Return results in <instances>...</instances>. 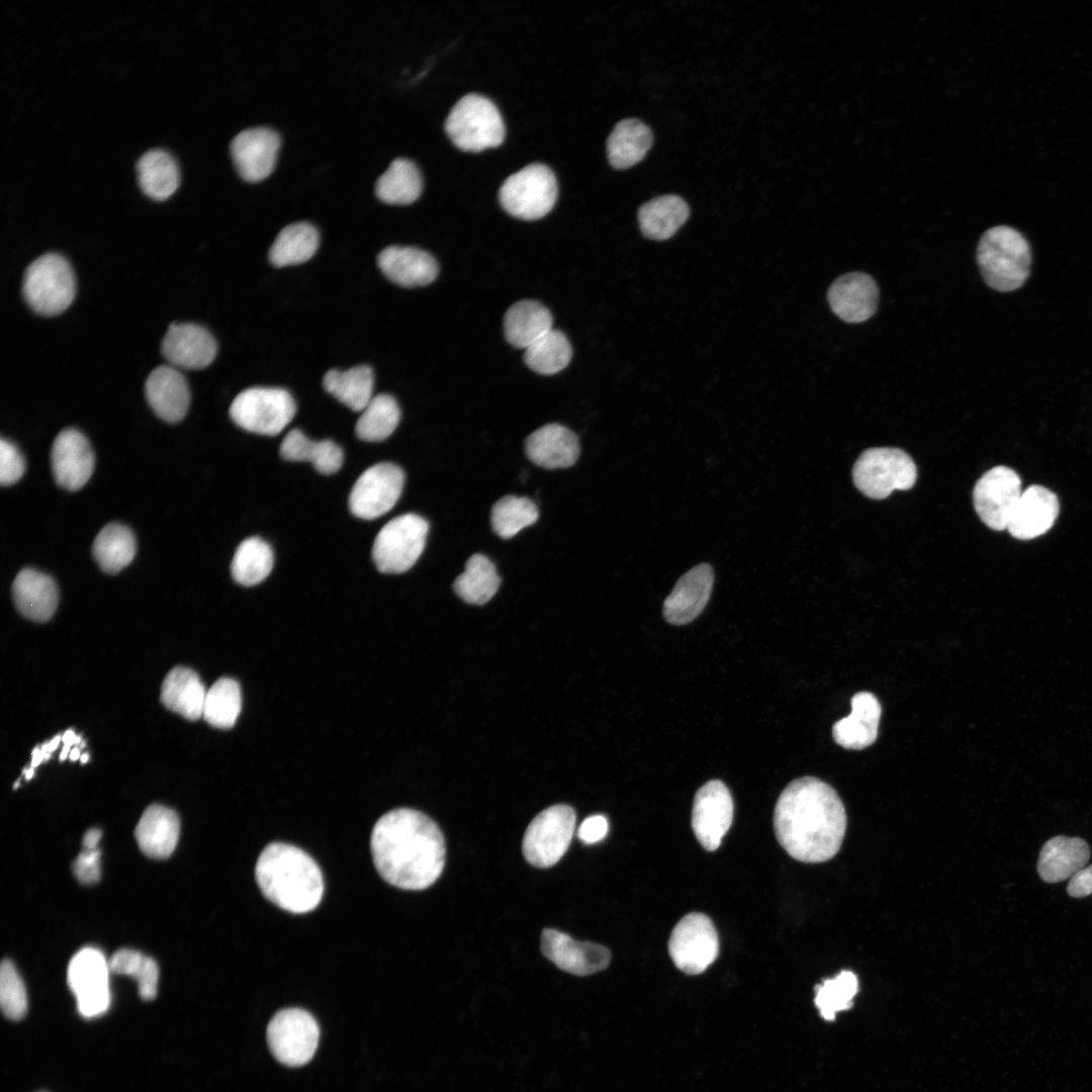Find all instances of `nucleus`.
Returning a JSON list of instances; mask_svg holds the SVG:
<instances>
[{"label":"nucleus","mask_w":1092,"mask_h":1092,"mask_svg":"<svg viewBox=\"0 0 1092 1092\" xmlns=\"http://www.w3.org/2000/svg\"><path fill=\"white\" fill-rule=\"evenodd\" d=\"M846 823L837 792L814 777L792 781L781 793L774 812L780 845L793 858L807 863L824 862L836 855Z\"/></svg>","instance_id":"obj_1"},{"label":"nucleus","mask_w":1092,"mask_h":1092,"mask_svg":"<svg viewBox=\"0 0 1092 1092\" xmlns=\"http://www.w3.org/2000/svg\"><path fill=\"white\" fill-rule=\"evenodd\" d=\"M374 866L388 884L424 890L442 874L446 846L439 826L426 814L399 808L375 823L370 839Z\"/></svg>","instance_id":"obj_2"},{"label":"nucleus","mask_w":1092,"mask_h":1092,"mask_svg":"<svg viewBox=\"0 0 1092 1092\" xmlns=\"http://www.w3.org/2000/svg\"><path fill=\"white\" fill-rule=\"evenodd\" d=\"M255 877L263 895L291 913L312 911L324 894L322 871L302 849L273 842L260 853Z\"/></svg>","instance_id":"obj_3"},{"label":"nucleus","mask_w":1092,"mask_h":1092,"mask_svg":"<svg viewBox=\"0 0 1092 1092\" xmlns=\"http://www.w3.org/2000/svg\"><path fill=\"white\" fill-rule=\"evenodd\" d=\"M977 263L988 286L997 291H1012L1021 287L1029 275L1030 248L1015 229L993 226L979 241Z\"/></svg>","instance_id":"obj_4"},{"label":"nucleus","mask_w":1092,"mask_h":1092,"mask_svg":"<svg viewBox=\"0 0 1092 1092\" xmlns=\"http://www.w3.org/2000/svg\"><path fill=\"white\" fill-rule=\"evenodd\" d=\"M445 130L452 143L465 152L498 147L505 140V124L496 106L486 97L470 93L461 97L449 112Z\"/></svg>","instance_id":"obj_5"},{"label":"nucleus","mask_w":1092,"mask_h":1092,"mask_svg":"<svg viewBox=\"0 0 1092 1092\" xmlns=\"http://www.w3.org/2000/svg\"><path fill=\"white\" fill-rule=\"evenodd\" d=\"M916 478L913 459L898 448H870L860 454L852 468L855 487L873 499H884L897 489L907 490Z\"/></svg>","instance_id":"obj_6"},{"label":"nucleus","mask_w":1092,"mask_h":1092,"mask_svg":"<svg viewBox=\"0 0 1092 1092\" xmlns=\"http://www.w3.org/2000/svg\"><path fill=\"white\" fill-rule=\"evenodd\" d=\"M22 292L36 313L52 316L63 312L70 306L76 293L71 265L55 253L40 256L27 267Z\"/></svg>","instance_id":"obj_7"},{"label":"nucleus","mask_w":1092,"mask_h":1092,"mask_svg":"<svg viewBox=\"0 0 1092 1092\" xmlns=\"http://www.w3.org/2000/svg\"><path fill=\"white\" fill-rule=\"evenodd\" d=\"M554 173L544 164H530L509 176L502 184L498 199L511 215L539 219L548 214L557 199Z\"/></svg>","instance_id":"obj_8"},{"label":"nucleus","mask_w":1092,"mask_h":1092,"mask_svg":"<svg viewBox=\"0 0 1092 1092\" xmlns=\"http://www.w3.org/2000/svg\"><path fill=\"white\" fill-rule=\"evenodd\" d=\"M429 531L428 522L408 513L391 519L377 534L372 546V558L383 573H401L421 556Z\"/></svg>","instance_id":"obj_9"},{"label":"nucleus","mask_w":1092,"mask_h":1092,"mask_svg":"<svg viewBox=\"0 0 1092 1092\" xmlns=\"http://www.w3.org/2000/svg\"><path fill=\"white\" fill-rule=\"evenodd\" d=\"M296 404L282 388L252 387L239 393L230 407L232 420L246 431L274 436L293 419Z\"/></svg>","instance_id":"obj_10"},{"label":"nucleus","mask_w":1092,"mask_h":1092,"mask_svg":"<svg viewBox=\"0 0 1092 1092\" xmlns=\"http://www.w3.org/2000/svg\"><path fill=\"white\" fill-rule=\"evenodd\" d=\"M575 821V812L567 805H554L540 812L524 834L525 859L537 868L554 866L569 847Z\"/></svg>","instance_id":"obj_11"},{"label":"nucleus","mask_w":1092,"mask_h":1092,"mask_svg":"<svg viewBox=\"0 0 1092 1092\" xmlns=\"http://www.w3.org/2000/svg\"><path fill=\"white\" fill-rule=\"evenodd\" d=\"M320 1038L314 1017L300 1008L278 1011L267 1026V1042L277 1061L288 1067L306 1064L313 1057Z\"/></svg>","instance_id":"obj_12"},{"label":"nucleus","mask_w":1092,"mask_h":1092,"mask_svg":"<svg viewBox=\"0 0 1092 1092\" xmlns=\"http://www.w3.org/2000/svg\"><path fill=\"white\" fill-rule=\"evenodd\" d=\"M668 952L681 972L688 975L705 972L719 954V937L713 921L699 912L684 916L670 934Z\"/></svg>","instance_id":"obj_13"},{"label":"nucleus","mask_w":1092,"mask_h":1092,"mask_svg":"<svg viewBox=\"0 0 1092 1092\" xmlns=\"http://www.w3.org/2000/svg\"><path fill=\"white\" fill-rule=\"evenodd\" d=\"M1021 494L1019 475L1009 467L996 466L976 482L973 504L986 526L1002 531L1007 529Z\"/></svg>","instance_id":"obj_14"},{"label":"nucleus","mask_w":1092,"mask_h":1092,"mask_svg":"<svg viewBox=\"0 0 1092 1092\" xmlns=\"http://www.w3.org/2000/svg\"><path fill=\"white\" fill-rule=\"evenodd\" d=\"M109 971L108 963L97 948H82L72 958L68 967V985L76 996L77 1007L82 1016H99L108 1009Z\"/></svg>","instance_id":"obj_15"},{"label":"nucleus","mask_w":1092,"mask_h":1092,"mask_svg":"<svg viewBox=\"0 0 1092 1092\" xmlns=\"http://www.w3.org/2000/svg\"><path fill=\"white\" fill-rule=\"evenodd\" d=\"M404 483L401 468L382 462L367 468L356 480L349 495V509L360 519L372 520L389 512L397 503Z\"/></svg>","instance_id":"obj_16"},{"label":"nucleus","mask_w":1092,"mask_h":1092,"mask_svg":"<svg viewBox=\"0 0 1092 1092\" xmlns=\"http://www.w3.org/2000/svg\"><path fill=\"white\" fill-rule=\"evenodd\" d=\"M734 814L732 796L726 785L713 780L696 793L692 810V828L701 845L715 851L729 830Z\"/></svg>","instance_id":"obj_17"},{"label":"nucleus","mask_w":1092,"mask_h":1092,"mask_svg":"<svg viewBox=\"0 0 1092 1092\" xmlns=\"http://www.w3.org/2000/svg\"><path fill=\"white\" fill-rule=\"evenodd\" d=\"M281 145L279 134L268 127H251L239 132L231 143V155L239 175L256 183L273 171Z\"/></svg>","instance_id":"obj_18"},{"label":"nucleus","mask_w":1092,"mask_h":1092,"mask_svg":"<svg viewBox=\"0 0 1092 1092\" xmlns=\"http://www.w3.org/2000/svg\"><path fill=\"white\" fill-rule=\"evenodd\" d=\"M541 951L559 969L577 976L598 973L606 969L611 961V952L605 946L577 941L551 928L542 931Z\"/></svg>","instance_id":"obj_19"},{"label":"nucleus","mask_w":1092,"mask_h":1092,"mask_svg":"<svg viewBox=\"0 0 1092 1092\" xmlns=\"http://www.w3.org/2000/svg\"><path fill=\"white\" fill-rule=\"evenodd\" d=\"M95 458L86 437L76 429H66L56 437L51 450V465L56 482L78 490L92 475Z\"/></svg>","instance_id":"obj_20"},{"label":"nucleus","mask_w":1092,"mask_h":1092,"mask_svg":"<svg viewBox=\"0 0 1092 1092\" xmlns=\"http://www.w3.org/2000/svg\"><path fill=\"white\" fill-rule=\"evenodd\" d=\"M714 583V570L709 563L695 565L682 574L666 597L662 613L675 626L695 620L708 604Z\"/></svg>","instance_id":"obj_21"},{"label":"nucleus","mask_w":1092,"mask_h":1092,"mask_svg":"<svg viewBox=\"0 0 1092 1092\" xmlns=\"http://www.w3.org/2000/svg\"><path fill=\"white\" fill-rule=\"evenodd\" d=\"M827 299L831 310L839 318L849 324H858L866 322L876 312L879 288L869 274L845 273L830 285Z\"/></svg>","instance_id":"obj_22"},{"label":"nucleus","mask_w":1092,"mask_h":1092,"mask_svg":"<svg viewBox=\"0 0 1092 1092\" xmlns=\"http://www.w3.org/2000/svg\"><path fill=\"white\" fill-rule=\"evenodd\" d=\"M216 350L211 334L194 324H172L162 342V353L175 368L203 369L214 360Z\"/></svg>","instance_id":"obj_23"},{"label":"nucleus","mask_w":1092,"mask_h":1092,"mask_svg":"<svg viewBox=\"0 0 1092 1092\" xmlns=\"http://www.w3.org/2000/svg\"><path fill=\"white\" fill-rule=\"evenodd\" d=\"M1059 511V499L1053 491L1030 485L1022 491L1007 530L1016 539L1036 538L1053 527Z\"/></svg>","instance_id":"obj_24"},{"label":"nucleus","mask_w":1092,"mask_h":1092,"mask_svg":"<svg viewBox=\"0 0 1092 1092\" xmlns=\"http://www.w3.org/2000/svg\"><path fill=\"white\" fill-rule=\"evenodd\" d=\"M147 400L154 413L167 423H178L186 415L190 391L185 377L171 365L154 369L145 383Z\"/></svg>","instance_id":"obj_25"},{"label":"nucleus","mask_w":1092,"mask_h":1092,"mask_svg":"<svg viewBox=\"0 0 1092 1092\" xmlns=\"http://www.w3.org/2000/svg\"><path fill=\"white\" fill-rule=\"evenodd\" d=\"M377 263L390 281L402 287L428 285L438 275L434 257L414 247L389 246L379 253Z\"/></svg>","instance_id":"obj_26"},{"label":"nucleus","mask_w":1092,"mask_h":1092,"mask_svg":"<svg viewBox=\"0 0 1092 1092\" xmlns=\"http://www.w3.org/2000/svg\"><path fill=\"white\" fill-rule=\"evenodd\" d=\"M528 458L547 469L566 468L579 456L577 437L559 424L545 425L528 436L525 442Z\"/></svg>","instance_id":"obj_27"},{"label":"nucleus","mask_w":1092,"mask_h":1092,"mask_svg":"<svg viewBox=\"0 0 1092 1092\" xmlns=\"http://www.w3.org/2000/svg\"><path fill=\"white\" fill-rule=\"evenodd\" d=\"M881 705L872 693L859 692L851 699L850 714L832 728L835 742L846 749H863L878 736Z\"/></svg>","instance_id":"obj_28"},{"label":"nucleus","mask_w":1092,"mask_h":1092,"mask_svg":"<svg viewBox=\"0 0 1092 1092\" xmlns=\"http://www.w3.org/2000/svg\"><path fill=\"white\" fill-rule=\"evenodd\" d=\"M1090 854V846L1083 838L1057 835L1042 845L1036 870L1045 883L1062 882L1083 870Z\"/></svg>","instance_id":"obj_29"},{"label":"nucleus","mask_w":1092,"mask_h":1092,"mask_svg":"<svg viewBox=\"0 0 1092 1092\" xmlns=\"http://www.w3.org/2000/svg\"><path fill=\"white\" fill-rule=\"evenodd\" d=\"M11 589L14 605L24 617L36 622H46L53 617L59 592L51 576L24 568L16 575Z\"/></svg>","instance_id":"obj_30"},{"label":"nucleus","mask_w":1092,"mask_h":1092,"mask_svg":"<svg viewBox=\"0 0 1092 1092\" xmlns=\"http://www.w3.org/2000/svg\"><path fill=\"white\" fill-rule=\"evenodd\" d=\"M180 821L176 812L163 805H151L143 813L134 830L141 850L152 858H167L176 848Z\"/></svg>","instance_id":"obj_31"},{"label":"nucleus","mask_w":1092,"mask_h":1092,"mask_svg":"<svg viewBox=\"0 0 1092 1092\" xmlns=\"http://www.w3.org/2000/svg\"><path fill=\"white\" fill-rule=\"evenodd\" d=\"M206 692L194 670L177 666L162 684L161 701L169 710L194 721L202 716Z\"/></svg>","instance_id":"obj_32"},{"label":"nucleus","mask_w":1092,"mask_h":1092,"mask_svg":"<svg viewBox=\"0 0 1092 1092\" xmlns=\"http://www.w3.org/2000/svg\"><path fill=\"white\" fill-rule=\"evenodd\" d=\"M689 215L688 203L677 195L667 194L643 203L638 210V221L645 238L664 241L679 230Z\"/></svg>","instance_id":"obj_33"},{"label":"nucleus","mask_w":1092,"mask_h":1092,"mask_svg":"<svg viewBox=\"0 0 1092 1092\" xmlns=\"http://www.w3.org/2000/svg\"><path fill=\"white\" fill-rule=\"evenodd\" d=\"M553 318L547 307L534 300L513 304L504 317L507 341L514 347L527 349L552 330Z\"/></svg>","instance_id":"obj_34"},{"label":"nucleus","mask_w":1092,"mask_h":1092,"mask_svg":"<svg viewBox=\"0 0 1092 1092\" xmlns=\"http://www.w3.org/2000/svg\"><path fill=\"white\" fill-rule=\"evenodd\" d=\"M653 142L650 128L637 118L620 120L607 141V156L615 169H628L639 163Z\"/></svg>","instance_id":"obj_35"},{"label":"nucleus","mask_w":1092,"mask_h":1092,"mask_svg":"<svg viewBox=\"0 0 1092 1092\" xmlns=\"http://www.w3.org/2000/svg\"><path fill=\"white\" fill-rule=\"evenodd\" d=\"M280 455L289 461H307L323 474L337 472L344 461L341 447L331 440L312 441L300 430L287 433L280 445Z\"/></svg>","instance_id":"obj_36"},{"label":"nucleus","mask_w":1092,"mask_h":1092,"mask_svg":"<svg viewBox=\"0 0 1092 1092\" xmlns=\"http://www.w3.org/2000/svg\"><path fill=\"white\" fill-rule=\"evenodd\" d=\"M138 181L143 192L162 201L178 188L180 175L174 158L164 150L146 152L136 163Z\"/></svg>","instance_id":"obj_37"},{"label":"nucleus","mask_w":1092,"mask_h":1092,"mask_svg":"<svg viewBox=\"0 0 1092 1092\" xmlns=\"http://www.w3.org/2000/svg\"><path fill=\"white\" fill-rule=\"evenodd\" d=\"M325 389L353 412H362L373 397L374 375L369 366L346 371L332 369L324 376Z\"/></svg>","instance_id":"obj_38"},{"label":"nucleus","mask_w":1092,"mask_h":1092,"mask_svg":"<svg viewBox=\"0 0 1092 1092\" xmlns=\"http://www.w3.org/2000/svg\"><path fill=\"white\" fill-rule=\"evenodd\" d=\"M422 189L423 180L419 168L405 158L393 160L375 184L377 197L385 203L395 205L415 202Z\"/></svg>","instance_id":"obj_39"},{"label":"nucleus","mask_w":1092,"mask_h":1092,"mask_svg":"<svg viewBox=\"0 0 1092 1092\" xmlns=\"http://www.w3.org/2000/svg\"><path fill=\"white\" fill-rule=\"evenodd\" d=\"M320 244L317 230L308 222H295L280 231L269 251V260L276 267L308 261Z\"/></svg>","instance_id":"obj_40"},{"label":"nucleus","mask_w":1092,"mask_h":1092,"mask_svg":"<svg viewBox=\"0 0 1092 1092\" xmlns=\"http://www.w3.org/2000/svg\"><path fill=\"white\" fill-rule=\"evenodd\" d=\"M135 539L126 526L110 523L94 539L92 552L100 568L114 574L126 567L135 555Z\"/></svg>","instance_id":"obj_41"},{"label":"nucleus","mask_w":1092,"mask_h":1092,"mask_svg":"<svg viewBox=\"0 0 1092 1092\" xmlns=\"http://www.w3.org/2000/svg\"><path fill=\"white\" fill-rule=\"evenodd\" d=\"M500 578L494 564L482 554H474L465 563V570L454 581V592L473 605L487 603L496 593Z\"/></svg>","instance_id":"obj_42"},{"label":"nucleus","mask_w":1092,"mask_h":1092,"mask_svg":"<svg viewBox=\"0 0 1092 1092\" xmlns=\"http://www.w3.org/2000/svg\"><path fill=\"white\" fill-rule=\"evenodd\" d=\"M274 562L270 545L259 537H250L238 546L231 564L233 578L240 584L252 586L263 581Z\"/></svg>","instance_id":"obj_43"},{"label":"nucleus","mask_w":1092,"mask_h":1092,"mask_svg":"<svg viewBox=\"0 0 1092 1092\" xmlns=\"http://www.w3.org/2000/svg\"><path fill=\"white\" fill-rule=\"evenodd\" d=\"M399 420L400 408L396 400L389 394L380 393L373 396L361 412L355 432L363 441L380 442L394 432Z\"/></svg>","instance_id":"obj_44"},{"label":"nucleus","mask_w":1092,"mask_h":1092,"mask_svg":"<svg viewBox=\"0 0 1092 1092\" xmlns=\"http://www.w3.org/2000/svg\"><path fill=\"white\" fill-rule=\"evenodd\" d=\"M571 356L572 348L566 336L552 329L525 350L524 361L533 371L552 375L563 370Z\"/></svg>","instance_id":"obj_45"},{"label":"nucleus","mask_w":1092,"mask_h":1092,"mask_svg":"<svg viewBox=\"0 0 1092 1092\" xmlns=\"http://www.w3.org/2000/svg\"><path fill=\"white\" fill-rule=\"evenodd\" d=\"M241 709L239 684L233 678L221 677L206 692L202 717L213 727L228 729L235 725Z\"/></svg>","instance_id":"obj_46"},{"label":"nucleus","mask_w":1092,"mask_h":1092,"mask_svg":"<svg viewBox=\"0 0 1092 1092\" xmlns=\"http://www.w3.org/2000/svg\"><path fill=\"white\" fill-rule=\"evenodd\" d=\"M538 516V508L530 498L506 495L492 507L491 526L499 537L509 539L534 524Z\"/></svg>","instance_id":"obj_47"},{"label":"nucleus","mask_w":1092,"mask_h":1092,"mask_svg":"<svg viewBox=\"0 0 1092 1092\" xmlns=\"http://www.w3.org/2000/svg\"><path fill=\"white\" fill-rule=\"evenodd\" d=\"M857 977L851 971H842L836 977L824 980L816 986L815 1004L820 1014L832 1020L835 1014L848 1009L857 992Z\"/></svg>","instance_id":"obj_48"},{"label":"nucleus","mask_w":1092,"mask_h":1092,"mask_svg":"<svg viewBox=\"0 0 1092 1092\" xmlns=\"http://www.w3.org/2000/svg\"><path fill=\"white\" fill-rule=\"evenodd\" d=\"M0 1005L3 1014L11 1020L21 1019L27 1011V997L23 981L9 960H4L1 964Z\"/></svg>","instance_id":"obj_49"},{"label":"nucleus","mask_w":1092,"mask_h":1092,"mask_svg":"<svg viewBox=\"0 0 1092 1092\" xmlns=\"http://www.w3.org/2000/svg\"><path fill=\"white\" fill-rule=\"evenodd\" d=\"M25 471V462L21 452L9 440L0 441V482L3 486L17 482Z\"/></svg>","instance_id":"obj_50"},{"label":"nucleus","mask_w":1092,"mask_h":1092,"mask_svg":"<svg viewBox=\"0 0 1092 1092\" xmlns=\"http://www.w3.org/2000/svg\"><path fill=\"white\" fill-rule=\"evenodd\" d=\"M73 872L82 884H95L100 879V850L85 849L79 853L73 862Z\"/></svg>","instance_id":"obj_51"},{"label":"nucleus","mask_w":1092,"mask_h":1092,"mask_svg":"<svg viewBox=\"0 0 1092 1092\" xmlns=\"http://www.w3.org/2000/svg\"><path fill=\"white\" fill-rule=\"evenodd\" d=\"M146 960L147 956L138 950L122 948L111 957L108 962L109 970L117 975H126L135 979Z\"/></svg>","instance_id":"obj_52"},{"label":"nucleus","mask_w":1092,"mask_h":1092,"mask_svg":"<svg viewBox=\"0 0 1092 1092\" xmlns=\"http://www.w3.org/2000/svg\"><path fill=\"white\" fill-rule=\"evenodd\" d=\"M138 983L139 994L142 999L153 1000L157 995L159 968L157 963L150 957L134 979Z\"/></svg>","instance_id":"obj_53"},{"label":"nucleus","mask_w":1092,"mask_h":1092,"mask_svg":"<svg viewBox=\"0 0 1092 1092\" xmlns=\"http://www.w3.org/2000/svg\"><path fill=\"white\" fill-rule=\"evenodd\" d=\"M609 830V823L603 815H593L583 820L577 830V836L585 844H593L604 839Z\"/></svg>","instance_id":"obj_54"},{"label":"nucleus","mask_w":1092,"mask_h":1092,"mask_svg":"<svg viewBox=\"0 0 1092 1092\" xmlns=\"http://www.w3.org/2000/svg\"><path fill=\"white\" fill-rule=\"evenodd\" d=\"M1067 893L1072 898H1084L1092 894V864L1085 867L1070 879Z\"/></svg>","instance_id":"obj_55"},{"label":"nucleus","mask_w":1092,"mask_h":1092,"mask_svg":"<svg viewBox=\"0 0 1092 1092\" xmlns=\"http://www.w3.org/2000/svg\"><path fill=\"white\" fill-rule=\"evenodd\" d=\"M62 741V735H56L53 739L46 741L40 746H35L31 752V767H36L43 761L51 758L53 752L59 747Z\"/></svg>","instance_id":"obj_56"},{"label":"nucleus","mask_w":1092,"mask_h":1092,"mask_svg":"<svg viewBox=\"0 0 1092 1092\" xmlns=\"http://www.w3.org/2000/svg\"><path fill=\"white\" fill-rule=\"evenodd\" d=\"M63 748L60 753V760H65L71 751L72 745L80 744L81 748L85 747V741L80 735H77L73 729H68L62 735Z\"/></svg>","instance_id":"obj_57"},{"label":"nucleus","mask_w":1092,"mask_h":1092,"mask_svg":"<svg viewBox=\"0 0 1092 1092\" xmlns=\"http://www.w3.org/2000/svg\"><path fill=\"white\" fill-rule=\"evenodd\" d=\"M102 831L98 828L89 829L83 836V848L97 849Z\"/></svg>","instance_id":"obj_58"},{"label":"nucleus","mask_w":1092,"mask_h":1092,"mask_svg":"<svg viewBox=\"0 0 1092 1092\" xmlns=\"http://www.w3.org/2000/svg\"><path fill=\"white\" fill-rule=\"evenodd\" d=\"M80 757H81V751H80V748H79V747H77V746L73 747V748L71 749V751H70V754H69V758H70V759H71L72 761H76V760L80 759Z\"/></svg>","instance_id":"obj_59"},{"label":"nucleus","mask_w":1092,"mask_h":1092,"mask_svg":"<svg viewBox=\"0 0 1092 1092\" xmlns=\"http://www.w3.org/2000/svg\"><path fill=\"white\" fill-rule=\"evenodd\" d=\"M34 769L35 768H33L31 766L23 769L22 774L24 775V779L26 781H29L34 776Z\"/></svg>","instance_id":"obj_60"},{"label":"nucleus","mask_w":1092,"mask_h":1092,"mask_svg":"<svg viewBox=\"0 0 1092 1092\" xmlns=\"http://www.w3.org/2000/svg\"><path fill=\"white\" fill-rule=\"evenodd\" d=\"M88 760H89V754H88V753H82V754H81V757H80V761H81V763H82V764H84V763H86V762H87Z\"/></svg>","instance_id":"obj_61"}]
</instances>
